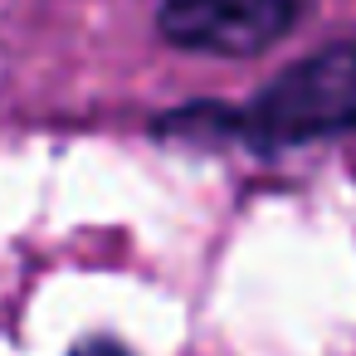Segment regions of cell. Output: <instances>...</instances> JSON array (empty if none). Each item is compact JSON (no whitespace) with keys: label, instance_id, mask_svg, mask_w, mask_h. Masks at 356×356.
Listing matches in <instances>:
<instances>
[{"label":"cell","instance_id":"3957f363","mask_svg":"<svg viewBox=\"0 0 356 356\" xmlns=\"http://www.w3.org/2000/svg\"><path fill=\"white\" fill-rule=\"evenodd\" d=\"M69 356H137V351L122 337H113V332H88V337H79L69 346Z\"/></svg>","mask_w":356,"mask_h":356},{"label":"cell","instance_id":"7a4b0ae2","mask_svg":"<svg viewBox=\"0 0 356 356\" xmlns=\"http://www.w3.org/2000/svg\"><path fill=\"white\" fill-rule=\"evenodd\" d=\"M312 10V0H156V40L195 59H264Z\"/></svg>","mask_w":356,"mask_h":356},{"label":"cell","instance_id":"6da1fadb","mask_svg":"<svg viewBox=\"0 0 356 356\" xmlns=\"http://www.w3.org/2000/svg\"><path fill=\"white\" fill-rule=\"evenodd\" d=\"M147 132L166 147L249 152L264 161L356 137V35L293 59L244 103L191 98L156 113Z\"/></svg>","mask_w":356,"mask_h":356}]
</instances>
